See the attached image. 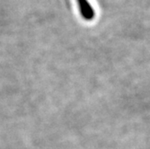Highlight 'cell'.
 <instances>
[{
	"instance_id": "cell-1",
	"label": "cell",
	"mask_w": 150,
	"mask_h": 149,
	"mask_svg": "<svg viewBox=\"0 0 150 149\" xmlns=\"http://www.w3.org/2000/svg\"><path fill=\"white\" fill-rule=\"evenodd\" d=\"M79 13L84 20L93 21L95 17V11L88 0H76Z\"/></svg>"
}]
</instances>
